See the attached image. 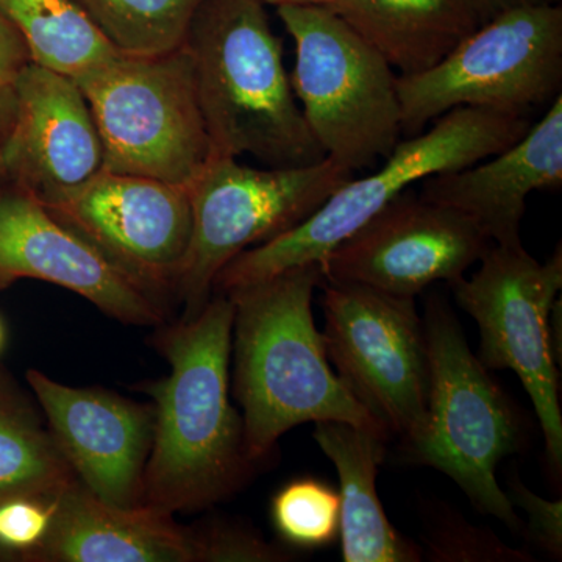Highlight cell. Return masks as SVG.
<instances>
[{"label": "cell", "instance_id": "10", "mask_svg": "<svg viewBox=\"0 0 562 562\" xmlns=\"http://www.w3.org/2000/svg\"><path fill=\"white\" fill-rule=\"evenodd\" d=\"M471 279L452 283L461 310L479 325L480 362L509 369L530 395L546 442L547 460L562 464L560 376L550 342V313L562 286L561 246L539 262L520 246L491 244Z\"/></svg>", "mask_w": 562, "mask_h": 562}, {"label": "cell", "instance_id": "30", "mask_svg": "<svg viewBox=\"0 0 562 562\" xmlns=\"http://www.w3.org/2000/svg\"><path fill=\"white\" fill-rule=\"evenodd\" d=\"M558 0H475L476 9H479L480 18L483 22L492 20L497 14L516 7L538 5V3H554Z\"/></svg>", "mask_w": 562, "mask_h": 562}, {"label": "cell", "instance_id": "16", "mask_svg": "<svg viewBox=\"0 0 562 562\" xmlns=\"http://www.w3.org/2000/svg\"><path fill=\"white\" fill-rule=\"evenodd\" d=\"M33 279L57 284L87 299L122 324L158 327L168 310L95 250L55 220L31 192H0V291Z\"/></svg>", "mask_w": 562, "mask_h": 562}, {"label": "cell", "instance_id": "20", "mask_svg": "<svg viewBox=\"0 0 562 562\" xmlns=\"http://www.w3.org/2000/svg\"><path fill=\"white\" fill-rule=\"evenodd\" d=\"M336 13L401 76L438 65L482 25L475 0H341Z\"/></svg>", "mask_w": 562, "mask_h": 562}, {"label": "cell", "instance_id": "6", "mask_svg": "<svg viewBox=\"0 0 562 562\" xmlns=\"http://www.w3.org/2000/svg\"><path fill=\"white\" fill-rule=\"evenodd\" d=\"M295 43L291 85L325 157L361 171L387 158L402 135L397 76L390 61L325 7H279Z\"/></svg>", "mask_w": 562, "mask_h": 562}, {"label": "cell", "instance_id": "1", "mask_svg": "<svg viewBox=\"0 0 562 562\" xmlns=\"http://www.w3.org/2000/svg\"><path fill=\"white\" fill-rule=\"evenodd\" d=\"M213 294L194 317L158 325L155 349L171 372L139 384L154 406L139 503L173 516L231 497L255 465L228 394L235 310L228 295Z\"/></svg>", "mask_w": 562, "mask_h": 562}, {"label": "cell", "instance_id": "32", "mask_svg": "<svg viewBox=\"0 0 562 562\" xmlns=\"http://www.w3.org/2000/svg\"><path fill=\"white\" fill-rule=\"evenodd\" d=\"M7 341V331L5 327H3V322L0 319V353H2L3 347H5Z\"/></svg>", "mask_w": 562, "mask_h": 562}, {"label": "cell", "instance_id": "22", "mask_svg": "<svg viewBox=\"0 0 562 562\" xmlns=\"http://www.w3.org/2000/svg\"><path fill=\"white\" fill-rule=\"evenodd\" d=\"M0 14L32 63L74 80L121 54L74 0H0Z\"/></svg>", "mask_w": 562, "mask_h": 562}, {"label": "cell", "instance_id": "7", "mask_svg": "<svg viewBox=\"0 0 562 562\" xmlns=\"http://www.w3.org/2000/svg\"><path fill=\"white\" fill-rule=\"evenodd\" d=\"M102 143V169L190 187L213 158L190 52L120 54L76 79Z\"/></svg>", "mask_w": 562, "mask_h": 562}, {"label": "cell", "instance_id": "3", "mask_svg": "<svg viewBox=\"0 0 562 562\" xmlns=\"http://www.w3.org/2000/svg\"><path fill=\"white\" fill-rule=\"evenodd\" d=\"M190 52L213 157L251 155L268 168L324 160L292 90L283 43L260 0H203Z\"/></svg>", "mask_w": 562, "mask_h": 562}, {"label": "cell", "instance_id": "9", "mask_svg": "<svg viewBox=\"0 0 562 562\" xmlns=\"http://www.w3.org/2000/svg\"><path fill=\"white\" fill-rule=\"evenodd\" d=\"M353 172L331 158L299 168H250L213 157L192 181V236L177 281L183 319L202 312L217 273L244 250L271 241L347 183Z\"/></svg>", "mask_w": 562, "mask_h": 562}, {"label": "cell", "instance_id": "15", "mask_svg": "<svg viewBox=\"0 0 562 562\" xmlns=\"http://www.w3.org/2000/svg\"><path fill=\"white\" fill-rule=\"evenodd\" d=\"M27 383L76 479L111 505H139L154 438L151 403L68 386L36 369Z\"/></svg>", "mask_w": 562, "mask_h": 562}, {"label": "cell", "instance_id": "28", "mask_svg": "<svg viewBox=\"0 0 562 562\" xmlns=\"http://www.w3.org/2000/svg\"><path fill=\"white\" fill-rule=\"evenodd\" d=\"M509 497V495H508ZM513 505L517 503L527 514L528 535L539 549L554 560L562 557V502H550L528 490L520 480L512 483Z\"/></svg>", "mask_w": 562, "mask_h": 562}, {"label": "cell", "instance_id": "4", "mask_svg": "<svg viewBox=\"0 0 562 562\" xmlns=\"http://www.w3.org/2000/svg\"><path fill=\"white\" fill-rule=\"evenodd\" d=\"M530 125L527 117L471 106L442 114L427 132L398 143L379 171L364 179L351 177L301 224L233 258L217 273L213 292L247 286L297 266L319 265L413 183L486 160L522 138Z\"/></svg>", "mask_w": 562, "mask_h": 562}, {"label": "cell", "instance_id": "21", "mask_svg": "<svg viewBox=\"0 0 562 562\" xmlns=\"http://www.w3.org/2000/svg\"><path fill=\"white\" fill-rule=\"evenodd\" d=\"M76 480L35 397L0 369V497H58Z\"/></svg>", "mask_w": 562, "mask_h": 562}, {"label": "cell", "instance_id": "18", "mask_svg": "<svg viewBox=\"0 0 562 562\" xmlns=\"http://www.w3.org/2000/svg\"><path fill=\"white\" fill-rule=\"evenodd\" d=\"M32 562H203L201 530L147 505L117 506L76 480Z\"/></svg>", "mask_w": 562, "mask_h": 562}, {"label": "cell", "instance_id": "29", "mask_svg": "<svg viewBox=\"0 0 562 562\" xmlns=\"http://www.w3.org/2000/svg\"><path fill=\"white\" fill-rule=\"evenodd\" d=\"M29 61L31 57L20 33L0 14V127L9 110L11 90L18 74Z\"/></svg>", "mask_w": 562, "mask_h": 562}, {"label": "cell", "instance_id": "8", "mask_svg": "<svg viewBox=\"0 0 562 562\" xmlns=\"http://www.w3.org/2000/svg\"><path fill=\"white\" fill-rule=\"evenodd\" d=\"M562 85V7L509 9L483 22L438 65L397 76L402 132L414 136L461 106L527 117Z\"/></svg>", "mask_w": 562, "mask_h": 562}, {"label": "cell", "instance_id": "11", "mask_svg": "<svg viewBox=\"0 0 562 562\" xmlns=\"http://www.w3.org/2000/svg\"><path fill=\"white\" fill-rule=\"evenodd\" d=\"M325 349L351 394L397 432L416 442L427 420L428 353L424 321L413 297L324 281Z\"/></svg>", "mask_w": 562, "mask_h": 562}, {"label": "cell", "instance_id": "13", "mask_svg": "<svg viewBox=\"0 0 562 562\" xmlns=\"http://www.w3.org/2000/svg\"><path fill=\"white\" fill-rule=\"evenodd\" d=\"M491 246L460 211L402 192L319 262L324 281L416 297L436 281L454 283Z\"/></svg>", "mask_w": 562, "mask_h": 562}, {"label": "cell", "instance_id": "14", "mask_svg": "<svg viewBox=\"0 0 562 562\" xmlns=\"http://www.w3.org/2000/svg\"><path fill=\"white\" fill-rule=\"evenodd\" d=\"M101 169V136L77 81L29 61L0 127V176L44 201Z\"/></svg>", "mask_w": 562, "mask_h": 562}, {"label": "cell", "instance_id": "19", "mask_svg": "<svg viewBox=\"0 0 562 562\" xmlns=\"http://www.w3.org/2000/svg\"><path fill=\"white\" fill-rule=\"evenodd\" d=\"M314 439L339 476L342 561H420L422 550L395 530L376 492L386 439L335 420L316 422Z\"/></svg>", "mask_w": 562, "mask_h": 562}, {"label": "cell", "instance_id": "31", "mask_svg": "<svg viewBox=\"0 0 562 562\" xmlns=\"http://www.w3.org/2000/svg\"><path fill=\"white\" fill-rule=\"evenodd\" d=\"M265 5L279 7H325V9H338L341 0H260Z\"/></svg>", "mask_w": 562, "mask_h": 562}, {"label": "cell", "instance_id": "26", "mask_svg": "<svg viewBox=\"0 0 562 562\" xmlns=\"http://www.w3.org/2000/svg\"><path fill=\"white\" fill-rule=\"evenodd\" d=\"M57 497L5 495L0 497V558L29 561L38 553L54 522Z\"/></svg>", "mask_w": 562, "mask_h": 562}, {"label": "cell", "instance_id": "25", "mask_svg": "<svg viewBox=\"0 0 562 562\" xmlns=\"http://www.w3.org/2000/svg\"><path fill=\"white\" fill-rule=\"evenodd\" d=\"M432 562H530L532 557L506 546L486 528L465 522L458 514L435 517L425 535V552Z\"/></svg>", "mask_w": 562, "mask_h": 562}, {"label": "cell", "instance_id": "5", "mask_svg": "<svg viewBox=\"0 0 562 562\" xmlns=\"http://www.w3.org/2000/svg\"><path fill=\"white\" fill-rule=\"evenodd\" d=\"M424 327L427 420L420 438L403 447V457L446 473L480 513L519 530L522 524L495 475L498 462L522 446L516 409L469 349L446 303L439 299L428 302Z\"/></svg>", "mask_w": 562, "mask_h": 562}, {"label": "cell", "instance_id": "24", "mask_svg": "<svg viewBox=\"0 0 562 562\" xmlns=\"http://www.w3.org/2000/svg\"><path fill=\"white\" fill-rule=\"evenodd\" d=\"M271 517L277 535L288 546L301 550L322 549L339 536V492L310 476L292 480L273 495Z\"/></svg>", "mask_w": 562, "mask_h": 562}, {"label": "cell", "instance_id": "27", "mask_svg": "<svg viewBox=\"0 0 562 562\" xmlns=\"http://www.w3.org/2000/svg\"><path fill=\"white\" fill-rule=\"evenodd\" d=\"M203 562H283L292 554L260 535L233 525L214 524L201 530Z\"/></svg>", "mask_w": 562, "mask_h": 562}, {"label": "cell", "instance_id": "33", "mask_svg": "<svg viewBox=\"0 0 562 562\" xmlns=\"http://www.w3.org/2000/svg\"><path fill=\"white\" fill-rule=\"evenodd\" d=\"M0 561H2V558H0Z\"/></svg>", "mask_w": 562, "mask_h": 562}, {"label": "cell", "instance_id": "12", "mask_svg": "<svg viewBox=\"0 0 562 562\" xmlns=\"http://www.w3.org/2000/svg\"><path fill=\"white\" fill-rule=\"evenodd\" d=\"M40 202L168 310L191 244L188 187L101 169Z\"/></svg>", "mask_w": 562, "mask_h": 562}, {"label": "cell", "instance_id": "2", "mask_svg": "<svg viewBox=\"0 0 562 562\" xmlns=\"http://www.w3.org/2000/svg\"><path fill=\"white\" fill-rule=\"evenodd\" d=\"M321 266H297L222 294L233 303V386L243 408L247 460H265L281 436L308 422H346L387 439L390 430L333 371L313 317Z\"/></svg>", "mask_w": 562, "mask_h": 562}, {"label": "cell", "instance_id": "23", "mask_svg": "<svg viewBox=\"0 0 562 562\" xmlns=\"http://www.w3.org/2000/svg\"><path fill=\"white\" fill-rule=\"evenodd\" d=\"M121 54L177 49L203 0H74Z\"/></svg>", "mask_w": 562, "mask_h": 562}, {"label": "cell", "instance_id": "17", "mask_svg": "<svg viewBox=\"0 0 562 562\" xmlns=\"http://www.w3.org/2000/svg\"><path fill=\"white\" fill-rule=\"evenodd\" d=\"M425 201L460 211L491 244L520 246L527 198L562 187V98L522 138L492 157L422 180Z\"/></svg>", "mask_w": 562, "mask_h": 562}]
</instances>
